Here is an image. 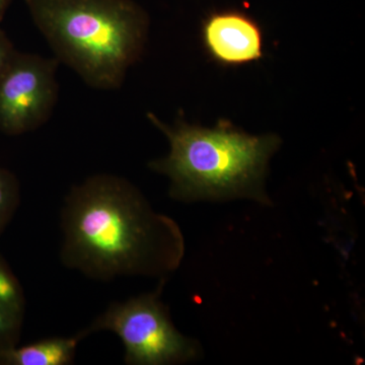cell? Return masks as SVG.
Here are the masks:
<instances>
[{"label":"cell","instance_id":"obj_11","mask_svg":"<svg viewBox=\"0 0 365 365\" xmlns=\"http://www.w3.org/2000/svg\"><path fill=\"white\" fill-rule=\"evenodd\" d=\"M14 52L16 51L13 49L11 42L4 37V34L0 32V76L6 68Z\"/></svg>","mask_w":365,"mask_h":365},{"label":"cell","instance_id":"obj_10","mask_svg":"<svg viewBox=\"0 0 365 365\" xmlns=\"http://www.w3.org/2000/svg\"><path fill=\"white\" fill-rule=\"evenodd\" d=\"M23 319L0 307V355L18 345Z\"/></svg>","mask_w":365,"mask_h":365},{"label":"cell","instance_id":"obj_3","mask_svg":"<svg viewBox=\"0 0 365 365\" xmlns=\"http://www.w3.org/2000/svg\"><path fill=\"white\" fill-rule=\"evenodd\" d=\"M55 58L101 91L121 88L143 56L150 18L134 0H25Z\"/></svg>","mask_w":365,"mask_h":365},{"label":"cell","instance_id":"obj_6","mask_svg":"<svg viewBox=\"0 0 365 365\" xmlns=\"http://www.w3.org/2000/svg\"><path fill=\"white\" fill-rule=\"evenodd\" d=\"M202 41L209 56L225 66H239L263 56L260 26L242 11H215L203 21Z\"/></svg>","mask_w":365,"mask_h":365},{"label":"cell","instance_id":"obj_2","mask_svg":"<svg viewBox=\"0 0 365 365\" xmlns=\"http://www.w3.org/2000/svg\"><path fill=\"white\" fill-rule=\"evenodd\" d=\"M170 143L167 157L150 168L170 179V196L182 202L251 199L270 205L264 188L269 160L279 148L275 134L252 135L222 121L213 128L148 115Z\"/></svg>","mask_w":365,"mask_h":365},{"label":"cell","instance_id":"obj_7","mask_svg":"<svg viewBox=\"0 0 365 365\" xmlns=\"http://www.w3.org/2000/svg\"><path fill=\"white\" fill-rule=\"evenodd\" d=\"M85 330L72 337H54L25 346H14L0 355V365H68L76 357V348Z\"/></svg>","mask_w":365,"mask_h":365},{"label":"cell","instance_id":"obj_8","mask_svg":"<svg viewBox=\"0 0 365 365\" xmlns=\"http://www.w3.org/2000/svg\"><path fill=\"white\" fill-rule=\"evenodd\" d=\"M0 307L24 318L26 299L20 281L0 257Z\"/></svg>","mask_w":365,"mask_h":365},{"label":"cell","instance_id":"obj_12","mask_svg":"<svg viewBox=\"0 0 365 365\" xmlns=\"http://www.w3.org/2000/svg\"><path fill=\"white\" fill-rule=\"evenodd\" d=\"M9 4H11V0H0V21L4 18Z\"/></svg>","mask_w":365,"mask_h":365},{"label":"cell","instance_id":"obj_5","mask_svg":"<svg viewBox=\"0 0 365 365\" xmlns=\"http://www.w3.org/2000/svg\"><path fill=\"white\" fill-rule=\"evenodd\" d=\"M56 58L14 52L0 76V130L34 131L51 118L58 102Z\"/></svg>","mask_w":365,"mask_h":365},{"label":"cell","instance_id":"obj_1","mask_svg":"<svg viewBox=\"0 0 365 365\" xmlns=\"http://www.w3.org/2000/svg\"><path fill=\"white\" fill-rule=\"evenodd\" d=\"M60 222L62 263L91 279H165L184 258L177 222L155 212L133 184L115 175H95L72 187Z\"/></svg>","mask_w":365,"mask_h":365},{"label":"cell","instance_id":"obj_4","mask_svg":"<svg viewBox=\"0 0 365 365\" xmlns=\"http://www.w3.org/2000/svg\"><path fill=\"white\" fill-rule=\"evenodd\" d=\"M165 280L155 292L110 304L86 332L88 336L98 331L116 334L123 343L125 364L129 365L182 364L199 359L200 344L177 330L160 300Z\"/></svg>","mask_w":365,"mask_h":365},{"label":"cell","instance_id":"obj_9","mask_svg":"<svg viewBox=\"0 0 365 365\" xmlns=\"http://www.w3.org/2000/svg\"><path fill=\"white\" fill-rule=\"evenodd\" d=\"M20 204V185L9 170L0 169V235L16 213Z\"/></svg>","mask_w":365,"mask_h":365}]
</instances>
